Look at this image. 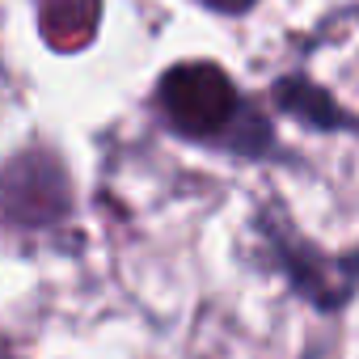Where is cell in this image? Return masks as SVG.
Returning <instances> with one entry per match:
<instances>
[{"mask_svg": "<svg viewBox=\"0 0 359 359\" xmlns=\"http://www.w3.org/2000/svg\"><path fill=\"white\" fill-rule=\"evenodd\" d=\"M161 102L182 131L212 135L233 118L237 93H233V81L216 64H177L161 81Z\"/></svg>", "mask_w": 359, "mask_h": 359, "instance_id": "1", "label": "cell"}, {"mask_svg": "<svg viewBox=\"0 0 359 359\" xmlns=\"http://www.w3.org/2000/svg\"><path fill=\"white\" fill-rule=\"evenodd\" d=\"M212 5H216V9H245L250 0H212Z\"/></svg>", "mask_w": 359, "mask_h": 359, "instance_id": "3", "label": "cell"}, {"mask_svg": "<svg viewBox=\"0 0 359 359\" xmlns=\"http://www.w3.org/2000/svg\"><path fill=\"white\" fill-rule=\"evenodd\" d=\"M279 102H283L292 114H304V118L317 123V127H334V123H342V114L334 110V102H330L321 89H313V85L283 81V85H279Z\"/></svg>", "mask_w": 359, "mask_h": 359, "instance_id": "2", "label": "cell"}]
</instances>
